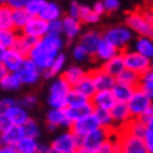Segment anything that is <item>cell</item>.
<instances>
[{
    "mask_svg": "<svg viewBox=\"0 0 153 153\" xmlns=\"http://www.w3.org/2000/svg\"><path fill=\"white\" fill-rule=\"evenodd\" d=\"M62 47H63V39L60 35L47 34L45 37L38 39L37 44L30 49L27 56L42 72L52 65V62L56 58V55L60 52Z\"/></svg>",
    "mask_w": 153,
    "mask_h": 153,
    "instance_id": "6da1fadb",
    "label": "cell"
},
{
    "mask_svg": "<svg viewBox=\"0 0 153 153\" xmlns=\"http://www.w3.org/2000/svg\"><path fill=\"white\" fill-rule=\"evenodd\" d=\"M126 27L140 37H153V23L145 19L140 11H131L125 19Z\"/></svg>",
    "mask_w": 153,
    "mask_h": 153,
    "instance_id": "7a4b0ae2",
    "label": "cell"
},
{
    "mask_svg": "<svg viewBox=\"0 0 153 153\" xmlns=\"http://www.w3.org/2000/svg\"><path fill=\"white\" fill-rule=\"evenodd\" d=\"M101 37L110 44H112L117 49H124L132 41L134 33L126 25H115V27L108 28Z\"/></svg>",
    "mask_w": 153,
    "mask_h": 153,
    "instance_id": "3957f363",
    "label": "cell"
},
{
    "mask_svg": "<svg viewBox=\"0 0 153 153\" xmlns=\"http://www.w3.org/2000/svg\"><path fill=\"white\" fill-rule=\"evenodd\" d=\"M117 129H118V128H117ZM118 132H120L118 148H120L121 152H124V153H149L142 138L129 135V134H126V132H122V131H120V129H118Z\"/></svg>",
    "mask_w": 153,
    "mask_h": 153,
    "instance_id": "277c9868",
    "label": "cell"
},
{
    "mask_svg": "<svg viewBox=\"0 0 153 153\" xmlns=\"http://www.w3.org/2000/svg\"><path fill=\"white\" fill-rule=\"evenodd\" d=\"M82 146V136L74 135L73 132H65L53 139L51 148L56 149L62 153H73L77 148Z\"/></svg>",
    "mask_w": 153,
    "mask_h": 153,
    "instance_id": "5b68a950",
    "label": "cell"
},
{
    "mask_svg": "<svg viewBox=\"0 0 153 153\" xmlns=\"http://www.w3.org/2000/svg\"><path fill=\"white\" fill-rule=\"evenodd\" d=\"M16 73H17V76H19L20 83L27 84V86L37 84L38 80H39V77H41V70L38 69V66L35 65L28 56L24 58L23 65H21V68H20Z\"/></svg>",
    "mask_w": 153,
    "mask_h": 153,
    "instance_id": "8992f818",
    "label": "cell"
},
{
    "mask_svg": "<svg viewBox=\"0 0 153 153\" xmlns=\"http://www.w3.org/2000/svg\"><path fill=\"white\" fill-rule=\"evenodd\" d=\"M122 58H124V65L126 69L134 70L136 73L142 74L150 69V59L138 53L136 51L122 52Z\"/></svg>",
    "mask_w": 153,
    "mask_h": 153,
    "instance_id": "52a82bcc",
    "label": "cell"
},
{
    "mask_svg": "<svg viewBox=\"0 0 153 153\" xmlns=\"http://www.w3.org/2000/svg\"><path fill=\"white\" fill-rule=\"evenodd\" d=\"M112 128H102V126H98L96 129H93L91 132L86 134L84 136H82V146L80 148H84L90 150V152H94L97 146L100 143H102L104 140L108 138V135L111 132Z\"/></svg>",
    "mask_w": 153,
    "mask_h": 153,
    "instance_id": "ba28073f",
    "label": "cell"
},
{
    "mask_svg": "<svg viewBox=\"0 0 153 153\" xmlns=\"http://www.w3.org/2000/svg\"><path fill=\"white\" fill-rule=\"evenodd\" d=\"M126 104H128L131 115L134 117V118H136V117H139L149 105H152V98H149L140 88H135L134 94L131 96V98L128 100Z\"/></svg>",
    "mask_w": 153,
    "mask_h": 153,
    "instance_id": "9c48e42d",
    "label": "cell"
},
{
    "mask_svg": "<svg viewBox=\"0 0 153 153\" xmlns=\"http://www.w3.org/2000/svg\"><path fill=\"white\" fill-rule=\"evenodd\" d=\"M21 33L39 39V38L45 37L48 34V21L41 19L39 16H33V17H30L27 24L23 27Z\"/></svg>",
    "mask_w": 153,
    "mask_h": 153,
    "instance_id": "30bf717a",
    "label": "cell"
},
{
    "mask_svg": "<svg viewBox=\"0 0 153 153\" xmlns=\"http://www.w3.org/2000/svg\"><path fill=\"white\" fill-rule=\"evenodd\" d=\"M98 126L100 125H98L97 120H96L94 114L91 112V114H88V115H86V117H83V118H80V120L72 122V125H70L69 129H70V132H73L74 135L84 136L86 134L91 132V131L98 128Z\"/></svg>",
    "mask_w": 153,
    "mask_h": 153,
    "instance_id": "8fae6325",
    "label": "cell"
},
{
    "mask_svg": "<svg viewBox=\"0 0 153 153\" xmlns=\"http://www.w3.org/2000/svg\"><path fill=\"white\" fill-rule=\"evenodd\" d=\"M111 117H112V122H114V128H121L122 125H125L126 122L132 118L129 112V108H128V104L126 102H121L117 101L114 105L111 107Z\"/></svg>",
    "mask_w": 153,
    "mask_h": 153,
    "instance_id": "7c38bea8",
    "label": "cell"
},
{
    "mask_svg": "<svg viewBox=\"0 0 153 153\" xmlns=\"http://www.w3.org/2000/svg\"><path fill=\"white\" fill-rule=\"evenodd\" d=\"M88 74H90L91 79H93L96 91H97V90H111L112 86L115 84V77L111 76L110 73H107L102 68L93 70V72H90Z\"/></svg>",
    "mask_w": 153,
    "mask_h": 153,
    "instance_id": "4fadbf2b",
    "label": "cell"
},
{
    "mask_svg": "<svg viewBox=\"0 0 153 153\" xmlns=\"http://www.w3.org/2000/svg\"><path fill=\"white\" fill-rule=\"evenodd\" d=\"M90 102L93 104V107L111 110V107L117 102V100L111 90H97L93 94V97L90 98Z\"/></svg>",
    "mask_w": 153,
    "mask_h": 153,
    "instance_id": "5bb4252c",
    "label": "cell"
},
{
    "mask_svg": "<svg viewBox=\"0 0 153 153\" xmlns=\"http://www.w3.org/2000/svg\"><path fill=\"white\" fill-rule=\"evenodd\" d=\"M101 39V34L97 31H87V33L82 34L79 39V45L87 52V55H94L96 49H97L98 44Z\"/></svg>",
    "mask_w": 153,
    "mask_h": 153,
    "instance_id": "9a60e30c",
    "label": "cell"
},
{
    "mask_svg": "<svg viewBox=\"0 0 153 153\" xmlns=\"http://www.w3.org/2000/svg\"><path fill=\"white\" fill-rule=\"evenodd\" d=\"M25 56L21 53V52H19L16 48H9L7 51H6V55L4 58H3V65H4V68L9 72H17V70L21 68V65H23V60Z\"/></svg>",
    "mask_w": 153,
    "mask_h": 153,
    "instance_id": "2e32d148",
    "label": "cell"
},
{
    "mask_svg": "<svg viewBox=\"0 0 153 153\" xmlns=\"http://www.w3.org/2000/svg\"><path fill=\"white\" fill-rule=\"evenodd\" d=\"M23 136H24L23 126L13 124L6 131L0 132V145H11V146H14Z\"/></svg>",
    "mask_w": 153,
    "mask_h": 153,
    "instance_id": "e0dca14e",
    "label": "cell"
},
{
    "mask_svg": "<svg viewBox=\"0 0 153 153\" xmlns=\"http://www.w3.org/2000/svg\"><path fill=\"white\" fill-rule=\"evenodd\" d=\"M82 31V23L77 19H73L70 16H66L62 19V34H65V37L72 41L76 38Z\"/></svg>",
    "mask_w": 153,
    "mask_h": 153,
    "instance_id": "ac0fdd59",
    "label": "cell"
},
{
    "mask_svg": "<svg viewBox=\"0 0 153 153\" xmlns=\"http://www.w3.org/2000/svg\"><path fill=\"white\" fill-rule=\"evenodd\" d=\"M94 110V107L91 102H87V104H83V105H79V107H65L63 111H65V115L68 118L70 124L74 122V121L80 120L83 117L91 114Z\"/></svg>",
    "mask_w": 153,
    "mask_h": 153,
    "instance_id": "d6986e66",
    "label": "cell"
},
{
    "mask_svg": "<svg viewBox=\"0 0 153 153\" xmlns=\"http://www.w3.org/2000/svg\"><path fill=\"white\" fill-rule=\"evenodd\" d=\"M4 111H6V114L9 115L10 120H11V122L16 124V125H23L24 122L30 118V115H28V112H27V108L21 107L19 102L11 107L4 108Z\"/></svg>",
    "mask_w": 153,
    "mask_h": 153,
    "instance_id": "ffe728a7",
    "label": "cell"
},
{
    "mask_svg": "<svg viewBox=\"0 0 153 153\" xmlns=\"http://www.w3.org/2000/svg\"><path fill=\"white\" fill-rule=\"evenodd\" d=\"M102 69L105 70L107 73H110L111 76H118V74L125 69V65H124V58H122V52H118L117 55H114L112 58H110L108 60L104 62L102 65Z\"/></svg>",
    "mask_w": 153,
    "mask_h": 153,
    "instance_id": "44dd1931",
    "label": "cell"
},
{
    "mask_svg": "<svg viewBox=\"0 0 153 153\" xmlns=\"http://www.w3.org/2000/svg\"><path fill=\"white\" fill-rule=\"evenodd\" d=\"M65 63H66V56L63 53H58L56 58L53 59L52 65L48 68V69L42 70L41 74L44 76V79H53L55 76H58L59 73H62V70L65 68Z\"/></svg>",
    "mask_w": 153,
    "mask_h": 153,
    "instance_id": "7402d4cb",
    "label": "cell"
},
{
    "mask_svg": "<svg viewBox=\"0 0 153 153\" xmlns=\"http://www.w3.org/2000/svg\"><path fill=\"white\" fill-rule=\"evenodd\" d=\"M134 86H129V84H124V83H120V82H115V84L112 86L111 91L114 94L117 101H121V102H128V100L131 98V96L134 94L135 91Z\"/></svg>",
    "mask_w": 153,
    "mask_h": 153,
    "instance_id": "603a6c76",
    "label": "cell"
},
{
    "mask_svg": "<svg viewBox=\"0 0 153 153\" xmlns=\"http://www.w3.org/2000/svg\"><path fill=\"white\" fill-rule=\"evenodd\" d=\"M118 52H120V49H117L112 44H110V42L105 41V39L101 37L100 44H98V47H97V49H96V53H94V55L97 56L100 60L105 62V60H108L114 55H117Z\"/></svg>",
    "mask_w": 153,
    "mask_h": 153,
    "instance_id": "cb8c5ba5",
    "label": "cell"
},
{
    "mask_svg": "<svg viewBox=\"0 0 153 153\" xmlns=\"http://www.w3.org/2000/svg\"><path fill=\"white\" fill-rule=\"evenodd\" d=\"M38 38L35 37H31V35H27V34H19V37H17V39H16V44H14V47L19 52H21L24 56L28 55V52H30V49L37 44Z\"/></svg>",
    "mask_w": 153,
    "mask_h": 153,
    "instance_id": "d4e9b609",
    "label": "cell"
},
{
    "mask_svg": "<svg viewBox=\"0 0 153 153\" xmlns=\"http://www.w3.org/2000/svg\"><path fill=\"white\" fill-rule=\"evenodd\" d=\"M73 88H76L77 91H80V93L83 94V96H86L87 98H91L93 94L96 93V87H94L93 79H91V76L88 73L84 74L83 77L73 86Z\"/></svg>",
    "mask_w": 153,
    "mask_h": 153,
    "instance_id": "484cf974",
    "label": "cell"
},
{
    "mask_svg": "<svg viewBox=\"0 0 153 153\" xmlns=\"http://www.w3.org/2000/svg\"><path fill=\"white\" fill-rule=\"evenodd\" d=\"M47 122L49 124H53L56 126H66V128H70V124L68 118L65 115V111L63 108L59 110V108H51L47 114Z\"/></svg>",
    "mask_w": 153,
    "mask_h": 153,
    "instance_id": "4316f807",
    "label": "cell"
},
{
    "mask_svg": "<svg viewBox=\"0 0 153 153\" xmlns=\"http://www.w3.org/2000/svg\"><path fill=\"white\" fill-rule=\"evenodd\" d=\"M38 16L41 19H44L45 21H52V20H56L62 17V9L55 1H47V4L44 6L42 11Z\"/></svg>",
    "mask_w": 153,
    "mask_h": 153,
    "instance_id": "83f0119b",
    "label": "cell"
},
{
    "mask_svg": "<svg viewBox=\"0 0 153 153\" xmlns=\"http://www.w3.org/2000/svg\"><path fill=\"white\" fill-rule=\"evenodd\" d=\"M84 74H86V72H84L83 68H80V66H70V68H68V69L62 73L60 77L65 80L70 87H73L74 84L77 83Z\"/></svg>",
    "mask_w": 153,
    "mask_h": 153,
    "instance_id": "f1b7e54d",
    "label": "cell"
},
{
    "mask_svg": "<svg viewBox=\"0 0 153 153\" xmlns=\"http://www.w3.org/2000/svg\"><path fill=\"white\" fill-rule=\"evenodd\" d=\"M135 51L140 53V55L146 56L149 59L153 58V42L152 38L149 37H140L135 41Z\"/></svg>",
    "mask_w": 153,
    "mask_h": 153,
    "instance_id": "f546056e",
    "label": "cell"
},
{
    "mask_svg": "<svg viewBox=\"0 0 153 153\" xmlns=\"http://www.w3.org/2000/svg\"><path fill=\"white\" fill-rule=\"evenodd\" d=\"M139 80H140V74L134 72V70L129 69H124L118 76H115V82H120V83L124 84H129V86H134V87L138 88L139 86Z\"/></svg>",
    "mask_w": 153,
    "mask_h": 153,
    "instance_id": "4dcf8cb0",
    "label": "cell"
},
{
    "mask_svg": "<svg viewBox=\"0 0 153 153\" xmlns=\"http://www.w3.org/2000/svg\"><path fill=\"white\" fill-rule=\"evenodd\" d=\"M65 97H66V107H79V105H83V104L90 102V98L83 96L80 91H77L73 87L66 93Z\"/></svg>",
    "mask_w": 153,
    "mask_h": 153,
    "instance_id": "1f68e13d",
    "label": "cell"
},
{
    "mask_svg": "<svg viewBox=\"0 0 153 153\" xmlns=\"http://www.w3.org/2000/svg\"><path fill=\"white\" fill-rule=\"evenodd\" d=\"M38 142L35 138H30V136H23L21 139L14 145L19 153H34L38 150Z\"/></svg>",
    "mask_w": 153,
    "mask_h": 153,
    "instance_id": "d6a6232c",
    "label": "cell"
},
{
    "mask_svg": "<svg viewBox=\"0 0 153 153\" xmlns=\"http://www.w3.org/2000/svg\"><path fill=\"white\" fill-rule=\"evenodd\" d=\"M93 114H94V117H96V120H97L100 126H102V128H114V122H112V117H111L110 110L94 107Z\"/></svg>",
    "mask_w": 153,
    "mask_h": 153,
    "instance_id": "836d02e7",
    "label": "cell"
},
{
    "mask_svg": "<svg viewBox=\"0 0 153 153\" xmlns=\"http://www.w3.org/2000/svg\"><path fill=\"white\" fill-rule=\"evenodd\" d=\"M23 84L20 83V79L16 72H9L3 79L0 80V87L3 90H7V91H14V90H19Z\"/></svg>",
    "mask_w": 153,
    "mask_h": 153,
    "instance_id": "e575fe53",
    "label": "cell"
},
{
    "mask_svg": "<svg viewBox=\"0 0 153 153\" xmlns=\"http://www.w3.org/2000/svg\"><path fill=\"white\" fill-rule=\"evenodd\" d=\"M138 88H140L149 98L153 97V72H152V69L146 70L145 73L140 74V80H139Z\"/></svg>",
    "mask_w": 153,
    "mask_h": 153,
    "instance_id": "d590c367",
    "label": "cell"
},
{
    "mask_svg": "<svg viewBox=\"0 0 153 153\" xmlns=\"http://www.w3.org/2000/svg\"><path fill=\"white\" fill-rule=\"evenodd\" d=\"M30 14L25 11V9H14L11 13V20H13V28L16 31H21L23 27L30 20Z\"/></svg>",
    "mask_w": 153,
    "mask_h": 153,
    "instance_id": "8d00e7d4",
    "label": "cell"
},
{
    "mask_svg": "<svg viewBox=\"0 0 153 153\" xmlns=\"http://www.w3.org/2000/svg\"><path fill=\"white\" fill-rule=\"evenodd\" d=\"M19 37V33L14 28H0V45L9 48H13L16 44V39Z\"/></svg>",
    "mask_w": 153,
    "mask_h": 153,
    "instance_id": "74e56055",
    "label": "cell"
},
{
    "mask_svg": "<svg viewBox=\"0 0 153 153\" xmlns=\"http://www.w3.org/2000/svg\"><path fill=\"white\" fill-rule=\"evenodd\" d=\"M100 17L96 14L91 10V7H88L86 4H80V9H79V21L80 23H84V24H96L100 21Z\"/></svg>",
    "mask_w": 153,
    "mask_h": 153,
    "instance_id": "f35d334b",
    "label": "cell"
},
{
    "mask_svg": "<svg viewBox=\"0 0 153 153\" xmlns=\"http://www.w3.org/2000/svg\"><path fill=\"white\" fill-rule=\"evenodd\" d=\"M11 13L13 9L6 4H0V28H13Z\"/></svg>",
    "mask_w": 153,
    "mask_h": 153,
    "instance_id": "ab89813d",
    "label": "cell"
},
{
    "mask_svg": "<svg viewBox=\"0 0 153 153\" xmlns=\"http://www.w3.org/2000/svg\"><path fill=\"white\" fill-rule=\"evenodd\" d=\"M45 4H47V0H27L24 9L33 17V16H38V14L41 13Z\"/></svg>",
    "mask_w": 153,
    "mask_h": 153,
    "instance_id": "60d3db41",
    "label": "cell"
},
{
    "mask_svg": "<svg viewBox=\"0 0 153 153\" xmlns=\"http://www.w3.org/2000/svg\"><path fill=\"white\" fill-rule=\"evenodd\" d=\"M21 126L24 131V136H30V138H35V139L39 136V126H38L37 121L28 118Z\"/></svg>",
    "mask_w": 153,
    "mask_h": 153,
    "instance_id": "b9f144b4",
    "label": "cell"
},
{
    "mask_svg": "<svg viewBox=\"0 0 153 153\" xmlns=\"http://www.w3.org/2000/svg\"><path fill=\"white\" fill-rule=\"evenodd\" d=\"M70 86L66 83L65 80L59 77L58 80H55L53 83H52L51 88H49V93L51 94H62V96H66V93L70 90Z\"/></svg>",
    "mask_w": 153,
    "mask_h": 153,
    "instance_id": "7bdbcfd3",
    "label": "cell"
},
{
    "mask_svg": "<svg viewBox=\"0 0 153 153\" xmlns=\"http://www.w3.org/2000/svg\"><path fill=\"white\" fill-rule=\"evenodd\" d=\"M48 104L51 108H65L66 107V97L62 96V94H51L49 93V97H48Z\"/></svg>",
    "mask_w": 153,
    "mask_h": 153,
    "instance_id": "ee69618b",
    "label": "cell"
},
{
    "mask_svg": "<svg viewBox=\"0 0 153 153\" xmlns=\"http://www.w3.org/2000/svg\"><path fill=\"white\" fill-rule=\"evenodd\" d=\"M143 143L146 146L149 153L153 152V125H148L146 129H145V134H143Z\"/></svg>",
    "mask_w": 153,
    "mask_h": 153,
    "instance_id": "f6af8a7d",
    "label": "cell"
},
{
    "mask_svg": "<svg viewBox=\"0 0 153 153\" xmlns=\"http://www.w3.org/2000/svg\"><path fill=\"white\" fill-rule=\"evenodd\" d=\"M48 34H51V35H62V19L48 21Z\"/></svg>",
    "mask_w": 153,
    "mask_h": 153,
    "instance_id": "bcb514c9",
    "label": "cell"
},
{
    "mask_svg": "<svg viewBox=\"0 0 153 153\" xmlns=\"http://www.w3.org/2000/svg\"><path fill=\"white\" fill-rule=\"evenodd\" d=\"M20 104L21 107H24V108H34V107L37 105V102H38V100H37V97L34 96V94H25V96H23L21 97V100L20 101H17Z\"/></svg>",
    "mask_w": 153,
    "mask_h": 153,
    "instance_id": "7dc6e473",
    "label": "cell"
},
{
    "mask_svg": "<svg viewBox=\"0 0 153 153\" xmlns=\"http://www.w3.org/2000/svg\"><path fill=\"white\" fill-rule=\"evenodd\" d=\"M136 118H138L142 124H145V125H153V107L149 105L148 108H146L139 117H136Z\"/></svg>",
    "mask_w": 153,
    "mask_h": 153,
    "instance_id": "c3c4849f",
    "label": "cell"
},
{
    "mask_svg": "<svg viewBox=\"0 0 153 153\" xmlns=\"http://www.w3.org/2000/svg\"><path fill=\"white\" fill-rule=\"evenodd\" d=\"M27 0H0V4L9 6L10 9H24Z\"/></svg>",
    "mask_w": 153,
    "mask_h": 153,
    "instance_id": "681fc988",
    "label": "cell"
},
{
    "mask_svg": "<svg viewBox=\"0 0 153 153\" xmlns=\"http://www.w3.org/2000/svg\"><path fill=\"white\" fill-rule=\"evenodd\" d=\"M13 125V122H11V120L9 118V115L6 114V111L3 110V111L0 112V132H3V131H6L9 126Z\"/></svg>",
    "mask_w": 153,
    "mask_h": 153,
    "instance_id": "f907efd6",
    "label": "cell"
},
{
    "mask_svg": "<svg viewBox=\"0 0 153 153\" xmlns=\"http://www.w3.org/2000/svg\"><path fill=\"white\" fill-rule=\"evenodd\" d=\"M87 52L84 51L83 48L80 47V45H76V47L73 48V58L76 60H79V62H82V60H84L86 58H87Z\"/></svg>",
    "mask_w": 153,
    "mask_h": 153,
    "instance_id": "816d5d0a",
    "label": "cell"
},
{
    "mask_svg": "<svg viewBox=\"0 0 153 153\" xmlns=\"http://www.w3.org/2000/svg\"><path fill=\"white\" fill-rule=\"evenodd\" d=\"M79 9H80V3H77L76 0L70 1V4H69V14H68V16H70V17H73V19L79 20Z\"/></svg>",
    "mask_w": 153,
    "mask_h": 153,
    "instance_id": "f5cc1de1",
    "label": "cell"
},
{
    "mask_svg": "<svg viewBox=\"0 0 153 153\" xmlns=\"http://www.w3.org/2000/svg\"><path fill=\"white\" fill-rule=\"evenodd\" d=\"M105 11H115L120 7V0H102Z\"/></svg>",
    "mask_w": 153,
    "mask_h": 153,
    "instance_id": "db71d44e",
    "label": "cell"
},
{
    "mask_svg": "<svg viewBox=\"0 0 153 153\" xmlns=\"http://www.w3.org/2000/svg\"><path fill=\"white\" fill-rule=\"evenodd\" d=\"M98 16H102V14L105 13V9H104V4H102V1H97V3H94L93 9H91Z\"/></svg>",
    "mask_w": 153,
    "mask_h": 153,
    "instance_id": "11a10c76",
    "label": "cell"
},
{
    "mask_svg": "<svg viewBox=\"0 0 153 153\" xmlns=\"http://www.w3.org/2000/svg\"><path fill=\"white\" fill-rule=\"evenodd\" d=\"M0 153H19L16 146H11V145H1L0 146Z\"/></svg>",
    "mask_w": 153,
    "mask_h": 153,
    "instance_id": "9f6ffc18",
    "label": "cell"
},
{
    "mask_svg": "<svg viewBox=\"0 0 153 153\" xmlns=\"http://www.w3.org/2000/svg\"><path fill=\"white\" fill-rule=\"evenodd\" d=\"M0 104L3 105V108H7V107L17 104V100H14V98H4V100H0Z\"/></svg>",
    "mask_w": 153,
    "mask_h": 153,
    "instance_id": "6f0895ef",
    "label": "cell"
},
{
    "mask_svg": "<svg viewBox=\"0 0 153 153\" xmlns=\"http://www.w3.org/2000/svg\"><path fill=\"white\" fill-rule=\"evenodd\" d=\"M9 73V70L6 69L4 68V65H3V63H1V62H0V80L3 79V77H4L6 74Z\"/></svg>",
    "mask_w": 153,
    "mask_h": 153,
    "instance_id": "680465c9",
    "label": "cell"
},
{
    "mask_svg": "<svg viewBox=\"0 0 153 153\" xmlns=\"http://www.w3.org/2000/svg\"><path fill=\"white\" fill-rule=\"evenodd\" d=\"M6 51H7V48L3 47V45H0V62H3V58L6 55Z\"/></svg>",
    "mask_w": 153,
    "mask_h": 153,
    "instance_id": "91938a15",
    "label": "cell"
},
{
    "mask_svg": "<svg viewBox=\"0 0 153 153\" xmlns=\"http://www.w3.org/2000/svg\"><path fill=\"white\" fill-rule=\"evenodd\" d=\"M47 129L49 131V132H55V131L58 129V126L53 125V124H49V122H47Z\"/></svg>",
    "mask_w": 153,
    "mask_h": 153,
    "instance_id": "94428289",
    "label": "cell"
},
{
    "mask_svg": "<svg viewBox=\"0 0 153 153\" xmlns=\"http://www.w3.org/2000/svg\"><path fill=\"white\" fill-rule=\"evenodd\" d=\"M74 153H93V152H90V150H87V149H84V148H77L74 150Z\"/></svg>",
    "mask_w": 153,
    "mask_h": 153,
    "instance_id": "6125c7cd",
    "label": "cell"
},
{
    "mask_svg": "<svg viewBox=\"0 0 153 153\" xmlns=\"http://www.w3.org/2000/svg\"><path fill=\"white\" fill-rule=\"evenodd\" d=\"M45 153H62V152H59V150H56V149L51 148V146H48V149H47V152H45Z\"/></svg>",
    "mask_w": 153,
    "mask_h": 153,
    "instance_id": "be15d7a7",
    "label": "cell"
},
{
    "mask_svg": "<svg viewBox=\"0 0 153 153\" xmlns=\"http://www.w3.org/2000/svg\"><path fill=\"white\" fill-rule=\"evenodd\" d=\"M3 110H4V108H3V105H1V104H0V112L3 111Z\"/></svg>",
    "mask_w": 153,
    "mask_h": 153,
    "instance_id": "e7e4bbea",
    "label": "cell"
},
{
    "mask_svg": "<svg viewBox=\"0 0 153 153\" xmlns=\"http://www.w3.org/2000/svg\"><path fill=\"white\" fill-rule=\"evenodd\" d=\"M118 153H124V152H121V150H120V152H118Z\"/></svg>",
    "mask_w": 153,
    "mask_h": 153,
    "instance_id": "03108f58",
    "label": "cell"
}]
</instances>
